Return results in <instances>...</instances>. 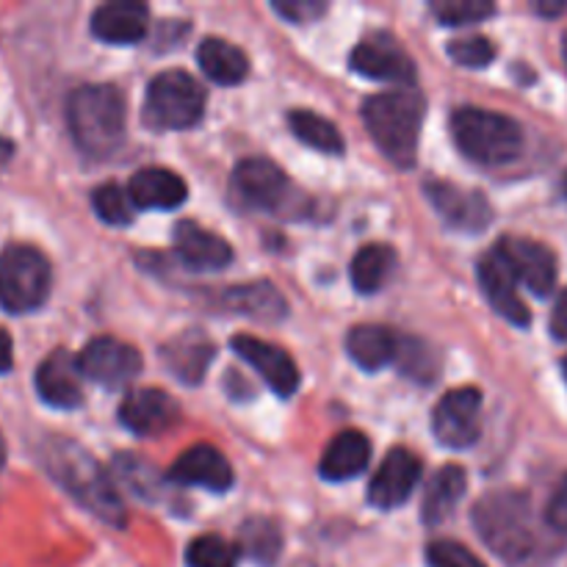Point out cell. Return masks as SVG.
Wrapping results in <instances>:
<instances>
[{
  "mask_svg": "<svg viewBox=\"0 0 567 567\" xmlns=\"http://www.w3.org/2000/svg\"><path fill=\"white\" fill-rule=\"evenodd\" d=\"M474 526L485 546L513 567H540L554 551L529 496L518 491H498L482 498L474 507Z\"/></svg>",
  "mask_w": 567,
  "mask_h": 567,
  "instance_id": "cell-1",
  "label": "cell"
},
{
  "mask_svg": "<svg viewBox=\"0 0 567 567\" xmlns=\"http://www.w3.org/2000/svg\"><path fill=\"white\" fill-rule=\"evenodd\" d=\"M424 114L426 100L415 89L380 92L363 103L365 131L371 133L377 147L402 169H410L415 164Z\"/></svg>",
  "mask_w": 567,
  "mask_h": 567,
  "instance_id": "cell-2",
  "label": "cell"
},
{
  "mask_svg": "<svg viewBox=\"0 0 567 567\" xmlns=\"http://www.w3.org/2000/svg\"><path fill=\"white\" fill-rule=\"evenodd\" d=\"M48 471L66 493H72L97 518H103L105 524L125 526L120 493L114 491V485L92 454L81 452L70 441H55V446L48 454Z\"/></svg>",
  "mask_w": 567,
  "mask_h": 567,
  "instance_id": "cell-3",
  "label": "cell"
},
{
  "mask_svg": "<svg viewBox=\"0 0 567 567\" xmlns=\"http://www.w3.org/2000/svg\"><path fill=\"white\" fill-rule=\"evenodd\" d=\"M66 120L83 153L111 155L125 138V100L105 83L81 86L66 103Z\"/></svg>",
  "mask_w": 567,
  "mask_h": 567,
  "instance_id": "cell-4",
  "label": "cell"
},
{
  "mask_svg": "<svg viewBox=\"0 0 567 567\" xmlns=\"http://www.w3.org/2000/svg\"><path fill=\"white\" fill-rule=\"evenodd\" d=\"M452 133L463 155L482 166H504L524 150V127L513 116L474 105L454 111Z\"/></svg>",
  "mask_w": 567,
  "mask_h": 567,
  "instance_id": "cell-5",
  "label": "cell"
},
{
  "mask_svg": "<svg viewBox=\"0 0 567 567\" xmlns=\"http://www.w3.org/2000/svg\"><path fill=\"white\" fill-rule=\"evenodd\" d=\"M50 293V264L39 249L14 244L0 252V305L9 313H31Z\"/></svg>",
  "mask_w": 567,
  "mask_h": 567,
  "instance_id": "cell-6",
  "label": "cell"
},
{
  "mask_svg": "<svg viewBox=\"0 0 567 567\" xmlns=\"http://www.w3.org/2000/svg\"><path fill=\"white\" fill-rule=\"evenodd\" d=\"M205 89L188 72L169 70L150 81L144 116L164 131H186L203 120Z\"/></svg>",
  "mask_w": 567,
  "mask_h": 567,
  "instance_id": "cell-7",
  "label": "cell"
},
{
  "mask_svg": "<svg viewBox=\"0 0 567 567\" xmlns=\"http://www.w3.org/2000/svg\"><path fill=\"white\" fill-rule=\"evenodd\" d=\"M78 371L105 388H122L142 371V354L120 338H92L75 358Z\"/></svg>",
  "mask_w": 567,
  "mask_h": 567,
  "instance_id": "cell-8",
  "label": "cell"
},
{
  "mask_svg": "<svg viewBox=\"0 0 567 567\" xmlns=\"http://www.w3.org/2000/svg\"><path fill=\"white\" fill-rule=\"evenodd\" d=\"M482 393L476 388H457L441 399L432 413V432L449 449H468L480 437Z\"/></svg>",
  "mask_w": 567,
  "mask_h": 567,
  "instance_id": "cell-9",
  "label": "cell"
},
{
  "mask_svg": "<svg viewBox=\"0 0 567 567\" xmlns=\"http://www.w3.org/2000/svg\"><path fill=\"white\" fill-rule=\"evenodd\" d=\"M496 252L509 266L515 280L524 282L532 293H537V297L551 293L554 282H557V258H554V252L546 244L532 241V238L507 236L498 241Z\"/></svg>",
  "mask_w": 567,
  "mask_h": 567,
  "instance_id": "cell-10",
  "label": "cell"
},
{
  "mask_svg": "<svg viewBox=\"0 0 567 567\" xmlns=\"http://www.w3.org/2000/svg\"><path fill=\"white\" fill-rule=\"evenodd\" d=\"M349 64L354 72L365 78H374V81L385 83H413L415 81V64L391 37H374L363 39L358 48L349 55Z\"/></svg>",
  "mask_w": 567,
  "mask_h": 567,
  "instance_id": "cell-11",
  "label": "cell"
},
{
  "mask_svg": "<svg viewBox=\"0 0 567 567\" xmlns=\"http://www.w3.org/2000/svg\"><path fill=\"white\" fill-rule=\"evenodd\" d=\"M177 419H181V408L161 388H136L122 399L120 421L125 424V430L136 432V435H161L175 426Z\"/></svg>",
  "mask_w": 567,
  "mask_h": 567,
  "instance_id": "cell-12",
  "label": "cell"
},
{
  "mask_svg": "<svg viewBox=\"0 0 567 567\" xmlns=\"http://www.w3.org/2000/svg\"><path fill=\"white\" fill-rule=\"evenodd\" d=\"M421 480V463L408 449H393L369 485V502L377 509L402 507Z\"/></svg>",
  "mask_w": 567,
  "mask_h": 567,
  "instance_id": "cell-13",
  "label": "cell"
},
{
  "mask_svg": "<svg viewBox=\"0 0 567 567\" xmlns=\"http://www.w3.org/2000/svg\"><path fill=\"white\" fill-rule=\"evenodd\" d=\"M233 349L241 360H247L255 371L266 380V385L277 393V396H291L299 388V369L280 347L269 341H260L255 336H236L233 338Z\"/></svg>",
  "mask_w": 567,
  "mask_h": 567,
  "instance_id": "cell-14",
  "label": "cell"
},
{
  "mask_svg": "<svg viewBox=\"0 0 567 567\" xmlns=\"http://www.w3.org/2000/svg\"><path fill=\"white\" fill-rule=\"evenodd\" d=\"M233 188L238 197L252 208L271 210L282 203L288 188V177L275 161L269 158H244L233 169Z\"/></svg>",
  "mask_w": 567,
  "mask_h": 567,
  "instance_id": "cell-15",
  "label": "cell"
},
{
  "mask_svg": "<svg viewBox=\"0 0 567 567\" xmlns=\"http://www.w3.org/2000/svg\"><path fill=\"white\" fill-rule=\"evenodd\" d=\"M426 197H430L432 208L446 219V225L457 227V230H485L491 221V205L482 194L468 192V188L452 186V183H426Z\"/></svg>",
  "mask_w": 567,
  "mask_h": 567,
  "instance_id": "cell-16",
  "label": "cell"
},
{
  "mask_svg": "<svg viewBox=\"0 0 567 567\" xmlns=\"http://www.w3.org/2000/svg\"><path fill=\"white\" fill-rule=\"evenodd\" d=\"M480 286L498 316H504L515 327H529V308H526L524 299L518 297V288H515L518 280H515L509 266L504 264L496 249L480 260Z\"/></svg>",
  "mask_w": 567,
  "mask_h": 567,
  "instance_id": "cell-17",
  "label": "cell"
},
{
  "mask_svg": "<svg viewBox=\"0 0 567 567\" xmlns=\"http://www.w3.org/2000/svg\"><path fill=\"white\" fill-rule=\"evenodd\" d=\"M169 476L177 485H199L214 493L230 491L233 480H236L225 454L208 443H199V446L183 452L177 463L172 465Z\"/></svg>",
  "mask_w": 567,
  "mask_h": 567,
  "instance_id": "cell-18",
  "label": "cell"
},
{
  "mask_svg": "<svg viewBox=\"0 0 567 567\" xmlns=\"http://www.w3.org/2000/svg\"><path fill=\"white\" fill-rule=\"evenodd\" d=\"M37 391L50 408L75 410L83 402L81 371H78L75 358L64 349L48 354L37 369Z\"/></svg>",
  "mask_w": 567,
  "mask_h": 567,
  "instance_id": "cell-19",
  "label": "cell"
},
{
  "mask_svg": "<svg viewBox=\"0 0 567 567\" xmlns=\"http://www.w3.org/2000/svg\"><path fill=\"white\" fill-rule=\"evenodd\" d=\"M175 249L183 264L199 271L225 269L233 260V249L225 238H219L216 233L205 230L197 221L188 219L175 227Z\"/></svg>",
  "mask_w": 567,
  "mask_h": 567,
  "instance_id": "cell-20",
  "label": "cell"
},
{
  "mask_svg": "<svg viewBox=\"0 0 567 567\" xmlns=\"http://www.w3.org/2000/svg\"><path fill=\"white\" fill-rule=\"evenodd\" d=\"M150 25V11L144 3L133 0H116V3L100 6L92 14V33L111 44H133L144 39Z\"/></svg>",
  "mask_w": 567,
  "mask_h": 567,
  "instance_id": "cell-21",
  "label": "cell"
},
{
  "mask_svg": "<svg viewBox=\"0 0 567 567\" xmlns=\"http://www.w3.org/2000/svg\"><path fill=\"white\" fill-rule=\"evenodd\" d=\"M186 183L181 175L161 166H150V169H138L127 183V197L136 208H155V210H172L177 205L186 203Z\"/></svg>",
  "mask_w": 567,
  "mask_h": 567,
  "instance_id": "cell-22",
  "label": "cell"
},
{
  "mask_svg": "<svg viewBox=\"0 0 567 567\" xmlns=\"http://www.w3.org/2000/svg\"><path fill=\"white\" fill-rule=\"evenodd\" d=\"M371 460V443L363 432L347 430L327 446L321 457V476L330 482H347L363 474Z\"/></svg>",
  "mask_w": 567,
  "mask_h": 567,
  "instance_id": "cell-23",
  "label": "cell"
},
{
  "mask_svg": "<svg viewBox=\"0 0 567 567\" xmlns=\"http://www.w3.org/2000/svg\"><path fill=\"white\" fill-rule=\"evenodd\" d=\"M161 358L177 380L186 382V385H197V382H203L205 369L214 358V347L203 332H183L181 338L166 343Z\"/></svg>",
  "mask_w": 567,
  "mask_h": 567,
  "instance_id": "cell-24",
  "label": "cell"
},
{
  "mask_svg": "<svg viewBox=\"0 0 567 567\" xmlns=\"http://www.w3.org/2000/svg\"><path fill=\"white\" fill-rule=\"evenodd\" d=\"M197 59L205 75H208L210 81L221 83V86H236V83H241L249 72L247 53H244L241 48H236V44L227 42V39H203V44H199L197 50Z\"/></svg>",
  "mask_w": 567,
  "mask_h": 567,
  "instance_id": "cell-25",
  "label": "cell"
},
{
  "mask_svg": "<svg viewBox=\"0 0 567 567\" xmlns=\"http://www.w3.org/2000/svg\"><path fill=\"white\" fill-rule=\"evenodd\" d=\"M396 338L380 324H360L347 336V352L363 371H380L396 358Z\"/></svg>",
  "mask_w": 567,
  "mask_h": 567,
  "instance_id": "cell-26",
  "label": "cell"
},
{
  "mask_svg": "<svg viewBox=\"0 0 567 567\" xmlns=\"http://www.w3.org/2000/svg\"><path fill=\"white\" fill-rule=\"evenodd\" d=\"M465 485H468V476H465V471L460 465H446V468L437 471L432 476L430 487H426L424 504H421V513H424L426 524H443L454 513L460 498H463Z\"/></svg>",
  "mask_w": 567,
  "mask_h": 567,
  "instance_id": "cell-27",
  "label": "cell"
},
{
  "mask_svg": "<svg viewBox=\"0 0 567 567\" xmlns=\"http://www.w3.org/2000/svg\"><path fill=\"white\" fill-rule=\"evenodd\" d=\"M238 548L258 565H275L282 551V532L269 518H249L238 529Z\"/></svg>",
  "mask_w": 567,
  "mask_h": 567,
  "instance_id": "cell-28",
  "label": "cell"
},
{
  "mask_svg": "<svg viewBox=\"0 0 567 567\" xmlns=\"http://www.w3.org/2000/svg\"><path fill=\"white\" fill-rule=\"evenodd\" d=\"M227 305H230L236 313L255 316V319L264 321H277L286 316V302H282V297L269 286V282L230 288V291H227Z\"/></svg>",
  "mask_w": 567,
  "mask_h": 567,
  "instance_id": "cell-29",
  "label": "cell"
},
{
  "mask_svg": "<svg viewBox=\"0 0 567 567\" xmlns=\"http://www.w3.org/2000/svg\"><path fill=\"white\" fill-rule=\"evenodd\" d=\"M393 255L391 247L385 244H369V247L360 249L352 260V282L360 293H377L382 288V282L388 280L393 269Z\"/></svg>",
  "mask_w": 567,
  "mask_h": 567,
  "instance_id": "cell-30",
  "label": "cell"
},
{
  "mask_svg": "<svg viewBox=\"0 0 567 567\" xmlns=\"http://www.w3.org/2000/svg\"><path fill=\"white\" fill-rule=\"evenodd\" d=\"M288 125H291V131L297 133L299 142L319 150V153H327V155L343 153L341 131H338L330 120H324V116L313 114V111L297 109L291 111V116H288Z\"/></svg>",
  "mask_w": 567,
  "mask_h": 567,
  "instance_id": "cell-31",
  "label": "cell"
},
{
  "mask_svg": "<svg viewBox=\"0 0 567 567\" xmlns=\"http://www.w3.org/2000/svg\"><path fill=\"white\" fill-rule=\"evenodd\" d=\"M188 567H236L238 548L219 535H203L188 546Z\"/></svg>",
  "mask_w": 567,
  "mask_h": 567,
  "instance_id": "cell-32",
  "label": "cell"
},
{
  "mask_svg": "<svg viewBox=\"0 0 567 567\" xmlns=\"http://www.w3.org/2000/svg\"><path fill=\"white\" fill-rule=\"evenodd\" d=\"M94 214L105 221V225H131L133 221V203L127 197L125 188L114 186V183H105L97 192L92 194Z\"/></svg>",
  "mask_w": 567,
  "mask_h": 567,
  "instance_id": "cell-33",
  "label": "cell"
},
{
  "mask_svg": "<svg viewBox=\"0 0 567 567\" xmlns=\"http://www.w3.org/2000/svg\"><path fill=\"white\" fill-rule=\"evenodd\" d=\"M496 6L487 0H441L432 3V14L443 22V25H471L485 17H491Z\"/></svg>",
  "mask_w": 567,
  "mask_h": 567,
  "instance_id": "cell-34",
  "label": "cell"
},
{
  "mask_svg": "<svg viewBox=\"0 0 567 567\" xmlns=\"http://www.w3.org/2000/svg\"><path fill=\"white\" fill-rule=\"evenodd\" d=\"M449 55L460 66L480 70V66H487L496 59V48H493V42L487 37H463L449 42Z\"/></svg>",
  "mask_w": 567,
  "mask_h": 567,
  "instance_id": "cell-35",
  "label": "cell"
},
{
  "mask_svg": "<svg viewBox=\"0 0 567 567\" xmlns=\"http://www.w3.org/2000/svg\"><path fill=\"white\" fill-rule=\"evenodd\" d=\"M116 474L131 485L133 493H138L142 498H153V487H158V476L155 471L144 463L142 457H133V454H120L116 457Z\"/></svg>",
  "mask_w": 567,
  "mask_h": 567,
  "instance_id": "cell-36",
  "label": "cell"
},
{
  "mask_svg": "<svg viewBox=\"0 0 567 567\" xmlns=\"http://www.w3.org/2000/svg\"><path fill=\"white\" fill-rule=\"evenodd\" d=\"M393 360H399L404 374H410L413 380H421V382L430 380V374L435 371V358H432L430 349H426L421 341H410V338L408 341L396 343V358Z\"/></svg>",
  "mask_w": 567,
  "mask_h": 567,
  "instance_id": "cell-37",
  "label": "cell"
},
{
  "mask_svg": "<svg viewBox=\"0 0 567 567\" xmlns=\"http://www.w3.org/2000/svg\"><path fill=\"white\" fill-rule=\"evenodd\" d=\"M426 563H430V567H487L468 548L454 540L430 543V548H426Z\"/></svg>",
  "mask_w": 567,
  "mask_h": 567,
  "instance_id": "cell-38",
  "label": "cell"
},
{
  "mask_svg": "<svg viewBox=\"0 0 567 567\" xmlns=\"http://www.w3.org/2000/svg\"><path fill=\"white\" fill-rule=\"evenodd\" d=\"M271 9L291 22H313L324 14L327 3H321V0H282V3H271Z\"/></svg>",
  "mask_w": 567,
  "mask_h": 567,
  "instance_id": "cell-39",
  "label": "cell"
},
{
  "mask_svg": "<svg viewBox=\"0 0 567 567\" xmlns=\"http://www.w3.org/2000/svg\"><path fill=\"white\" fill-rule=\"evenodd\" d=\"M546 524H548V529H551V532L567 535V476L563 482H559V487L554 491L551 502H548Z\"/></svg>",
  "mask_w": 567,
  "mask_h": 567,
  "instance_id": "cell-40",
  "label": "cell"
},
{
  "mask_svg": "<svg viewBox=\"0 0 567 567\" xmlns=\"http://www.w3.org/2000/svg\"><path fill=\"white\" fill-rule=\"evenodd\" d=\"M551 332H554V338H559V341H567V288L559 293L557 305H554Z\"/></svg>",
  "mask_w": 567,
  "mask_h": 567,
  "instance_id": "cell-41",
  "label": "cell"
},
{
  "mask_svg": "<svg viewBox=\"0 0 567 567\" xmlns=\"http://www.w3.org/2000/svg\"><path fill=\"white\" fill-rule=\"evenodd\" d=\"M11 365H14V349H11V338H9V332L0 330V374L11 371Z\"/></svg>",
  "mask_w": 567,
  "mask_h": 567,
  "instance_id": "cell-42",
  "label": "cell"
},
{
  "mask_svg": "<svg viewBox=\"0 0 567 567\" xmlns=\"http://www.w3.org/2000/svg\"><path fill=\"white\" fill-rule=\"evenodd\" d=\"M535 11H540V14H548V17H557V14H565L567 6L565 3H537Z\"/></svg>",
  "mask_w": 567,
  "mask_h": 567,
  "instance_id": "cell-43",
  "label": "cell"
},
{
  "mask_svg": "<svg viewBox=\"0 0 567 567\" xmlns=\"http://www.w3.org/2000/svg\"><path fill=\"white\" fill-rule=\"evenodd\" d=\"M9 158H11V142L0 138V164H6Z\"/></svg>",
  "mask_w": 567,
  "mask_h": 567,
  "instance_id": "cell-44",
  "label": "cell"
},
{
  "mask_svg": "<svg viewBox=\"0 0 567 567\" xmlns=\"http://www.w3.org/2000/svg\"><path fill=\"white\" fill-rule=\"evenodd\" d=\"M3 463H6V443L3 437H0V468H3Z\"/></svg>",
  "mask_w": 567,
  "mask_h": 567,
  "instance_id": "cell-45",
  "label": "cell"
},
{
  "mask_svg": "<svg viewBox=\"0 0 567 567\" xmlns=\"http://www.w3.org/2000/svg\"><path fill=\"white\" fill-rule=\"evenodd\" d=\"M563 55H565V66H567V33H565V39H563Z\"/></svg>",
  "mask_w": 567,
  "mask_h": 567,
  "instance_id": "cell-46",
  "label": "cell"
},
{
  "mask_svg": "<svg viewBox=\"0 0 567 567\" xmlns=\"http://www.w3.org/2000/svg\"><path fill=\"white\" fill-rule=\"evenodd\" d=\"M563 192H565V197H567V172H565V181H563Z\"/></svg>",
  "mask_w": 567,
  "mask_h": 567,
  "instance_id": "cell-47",
  "label": "cell"
},
{
  "mask_svg": "<svg viewBox=\"0 0 567 567\" xmlns=\"http://www.w3.org/2000/svg\"><path fill=\"white\" fill-rule=\"evenodd\" d=\"M563 371H565V380H567V358H565V363H563Z\"/></svg>",
  "mask_w": 567,
  "mask_h": 567,
  "instance_id": "cell-48",
  "label": "cell"
}]
</instances>
